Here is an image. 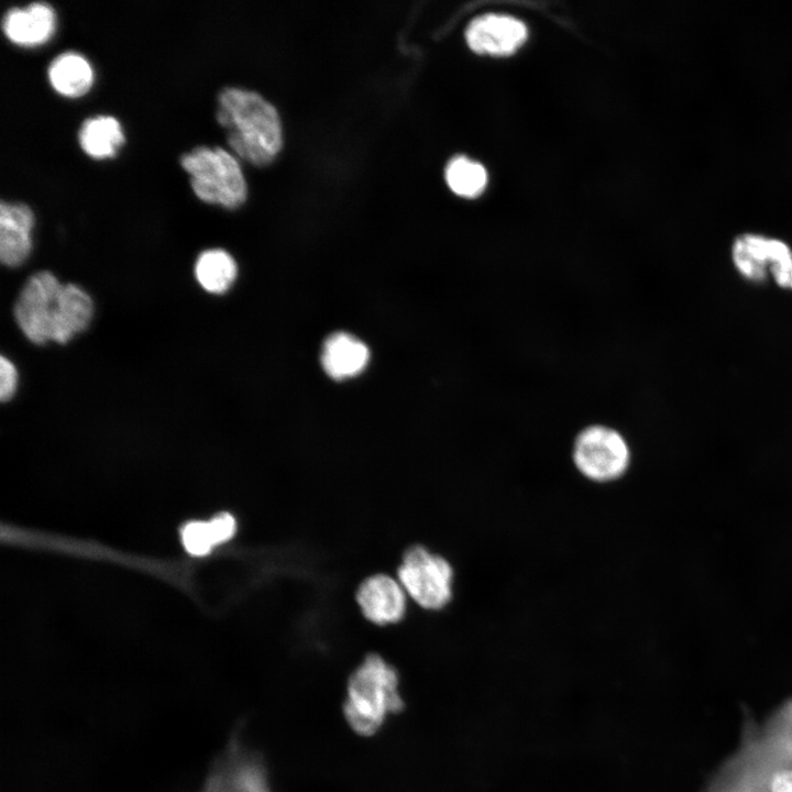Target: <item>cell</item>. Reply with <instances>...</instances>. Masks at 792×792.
<instances>
[{
  "instance_id": "cell-23",
  "label": "cell",
  "mask_w": 792,
  "mask_h": 792,
  "mask_svg": "<svg viewBox=\"0 0 792 792\" xmlns=\"http://www.w3.org/2000/svg\"><path fill=\"white\" fill-rule=\"evenodd\" d=\"M789 287L792 288V267H791V273H790Z\"/></svg>"
},
{
  "instance_id": "cell-10",
  "label": "cell",
  "mask_w": 792,
  "mask_h": 792,
  "mask_svg": "<svg viewBox=\"0 0 792 792\" xmlns=\"http://www.w3.org/2000/svg\"><path fill=\"white\" fill-rule=\"evenodd\" d=\"M399 581L386 574L364 580L356 593L363 615L377 625L400 620L406 609V594Z\"/></svg>"
},
{
  "instance_id": "cell-9",
  "label": "cell",
  "mask_w": 792,
  "mask_h": 792,
  "mask_svg": "<svg viewBox=\"0 0 792 792\" xmlns=\"http://www.w3.org/2000/svg\"><path fill=\"white\" fill-rule=\"evenodd\" d=\"M465 38L476 53L509 55L527 38L526 25L509 15L485 14L474 19L468 26Z\"/></svg>"
},
{
  "instance_id": "cell-8",
  "label": "cell",
  "mask_w": 792,
  "mask_h": 792,
  "mask_svg": "<svg viewBox=\"0 0 792 792\" xmlns=\"http://www.w3.org/2000/svg\"><path fill=\"white\" fill-rule=\"evenodd\" d=\"M732 257L739 273L748 279L761 280L771 273L779 285L789 287L792 252L784 241L744 233L734 241Z\"/></svg>"
},
{
  "instance_id": "cell-18",
  "label": "cell",
  "mask_w": 792,
  "mask_h": 792,
  "mask_svg": "<svg viewBox=\"0 0 792 792\" xmlns=\"http://www.w3.org/2000/svg\"><path fill=\"white\" fill-rule=\"evenodd\" d=\"M444 177L450 189L465 198L481 195L487 183L484 166L465 156L453 157L446 167Z\"/></svg>"
},
{
  "instance_id": "cell-20",
  "label": "cell",
  "mask_w": 792,
  "mask_h": 792,
  "mask_svg": "<svg viewBox=\"0 0 792 792\" xmlns=\"http://www.w3.org/2000/svg\"><path fill=\"white\" fill-rule=\"evenodd\" d=\"M18 387V371L14 364L1 356L0 359V398L3 403L9 402L15 394Z\"/></svg>"
},
{
  "instance_id": "cell-14",
  "label": "cell",
  "mask_w": 792,
  "mask_h": 792,
  "mask_svg": "<svg viewBox=\"0 0 792 792\" xmlns=\"http://www.w3.org/2000/svg\"><path fill=\"white\" fill-rule=\"evenodd\" d=\"M92 315L94 304L90 296L75 284L64 285L58 298V312L51 341L67 343L75 334L88 328Z\"/></svg>"
},
{
  "instance_id": "cell-11",
  "label": "cell",
  "mask_w": 792,
  "mask_h": 792,
  "mask_svg": "<svg viewBox=\"0 0 792 792\" xmlns=\"http://www.w3.org/2000/svg\"><path fill=\"white\" fill-rule=\"evenodd\" d=\"M34 213L24 202H0V260L9 267L21 265L32 250Z\"/></svg>"
},
{
  "instance_id": "cell-19",
  "label": "cell",
  "mask_w": 792,
  "mask_h": 792,
  "mask_svg": "<svg viewBox=\"0 0 792 792\" xmlns=\"http://www.w3.org/2000/svg\"><path fill=\"white\" fill-rule=\"evenodd\" d=\"M182 539L186 550L195 556H205L217 544L209 521L186 524L182 529Z\"/></svg>"
},
{
  "instance_id": "cell-13",
  "label": "cell",
  "mask_w": 792,
  "mask_h": 792,
  "mask_svg": "<svg viewBox=\"0 0 792 792\" xmlns=\"http://www.w3.org/2000/svg\"><path fill=\"white\" fill-rule=\"evenodd\" d=\"M367 346L345 332L331 334L324 342L321 364L324 372L334 380H344L360 374L369 363Z\"/></svg>"
},
{
  "instance_id": "cell-12",
  "label": "cell",
  "mask_w": 792,
  "mask_h": 792,
  "mask_svg": "<svg viewBox=\"0 0 792 792\" xmlns=\"http://www.w3.org/2000/svg\"><path fill=\"white\" fill-rule=\"evenodd\" d=\"M56 16L54 9L44 1L13 7L2 16V31L13 43L35 46L45 43L54 33Z\"/></svg>"
},
{
  "instance_id": "cell-3",
  "label": "cell",
  "mask_w": 792,
  "mask_h": 792,
  "mask_svg": "<svg viewBox=\"0 0 792 792\" xmlns=\"http://www.w3.org/2000/svg\"><path fill=\"white\" fill-rule=\"evenodd\" d=\"M194 194L202 201L237 208L245 201L246 182L237 157L220 146L198 145L179 157Z\"/></svg>"
},
{
  "instance_id": "cell-4",
  "label": "cell",
  "mask_w": 792,
  "mask_h": 792,
  "mask_svg": "<svg viewBox=\"0 0 792 792\" xmlns=\"http://www.w3.org/2000/svg\"><path fill=\"white\" fill-rule=\"evenodd\" d=\"M631 448L625 435L605 422L583 426L571 444V461L576 472L595 484L623 479L631 464Z\"/></svg>"
},
{
  "instance_id": "cell-5",
  "label": "cell",
  "mask_w": 792,
  "mask_h": 792,
  "mask_svg": "<svg viewBox=\"0 0 792 792\" xmlns=\"http://www.w3.org/2000/svg\"><path fill=\"white\" fill-rule=\"evenodd\" d=\"M243 725L239 722L232 729L198 792H274L264 756L242 739Z\"/></svg>"
},
{
  "instance_id": "cell-2",
  "label": "cell",
  "mask_w": 792,
  "mask_h": 792,
  "mask_svg": "<svg viewBox=\"0 0 792 792\" xmlns=\"http://www.w3.org/2000/svg\"><path fill=\"white\" fill-rule=\"evenodd\" d=\"M404 705L397 671L382 657L367 656L350 675L343 715L356 734L375 735Z\"/></svg>"
},
{
  "instance_id": "cell-21",
  "label": "cell",
  "mask_w": 792,
  "mask_h": 792,
  "mask_svg": "<svg viewBox=\"0 0 792 792\" xmlns=\"http://www.w3.org/2000/svg\"><path fill=\"white\" fill-rule=\"evenodd\" d=\"M216 543L228 541L235 532L234 517L229 513H221L209 521Z\"/></svg>"
},
{
  "instance_id": "cell-15",
  "label": "cell",
  "mask_w": 792,
  "mask_h": 792,
  "mask_svg": "<svg viewBox=\"0 0 792 792\" xmlns=\"http://www.w3.org/2000/svg\"><path fill=\"white\" fill-rule=\"evenodd\" d=\"M47 78L61 95L79 97L91 87L94 73L89 62L79 53L66 51L48 64Z\"/></svg>"
},
{
  "instance_id": "cell-22",
  "label": "cell",
  "mask_w": 792,
  "mask_h": 792,
  "mask_svg": "<svg viewBox=\"0 0 792 792\" xmlns=\"http://www.w3.org/2000/svg\"><path fill=\"white\" fill-rule=\"evenodd\" d=\"M770 792H792V769H782L772 776Z\"/></svg>"
},
{
  "instance_id": "cell-16",
  "label": "cell",
  "mask_w": 792,
  "mask_h": 792,
  "mask_svg": "<svg viewBox=\"0 0 792 792\" xmlns=\"http://www.w3.org/2000/svg\"><path fill=\"white\" fill-rule=\"evenodd\" d=\"M81 150L94 158L111 157L124 142L119 121L112 116L99 114L85 119L78 130Z\"/></svg>"
},
{
  "instance_id": "cell-1",
  "label": "cell",
  "mask_w": 792,
  "mask_h": 792,
  "mask_svg": "<svg viewBox=\"0 0 792 792\" xmlns=\"http://www.w3.org/2000/svg\"><path fill=\"white\" fill-rule=\"evenodd\" d=\"M216 119L226 130L229 146L253 165L271 163L282 148L279 114L253 90L223 88L217 97Z\"/></svg>"
},
{
  "instance_id": "cell-17",
  "label": "cell",
  "mask_w": 792,
  "mask_h": 792,
  "mask_svg": "<svg viewBox=\"0 0 792 792\" xmlns=\"http://www.w3.org/2000/svg\"><path fill=\"white\" fill-rule=\"evenodd\" d=\"M238 267L234 258L222 249H209L199 254L195 276L208 293L223 294L234 283Z\"/></svg>"
},
{
  "instance_id": "cell-6",
  "label": "cell",
  "mask_w": 792,
  "mask_h": 792,
  "mask_svg": "<svg viewBox=\"0 0 792 792\" xmlns=\"http://www.w3.org/2000/svg\"><path fill=\"white\" fill-rule=\"evenodd\" d=\"M398 580L405 592L422 608L440 610L452 600V565L422 546L406 551L398 569Z\"/></svg>"
},
{
  "instance_id": "cell-7",
  "label": "cell",
  "mask_w": 792,
  "mask_h": 792,
  "mask_svg": "<svg viewBox=\"0 0 792 792\" xmlns=\"http://www.w3.org/2000/svg\"><path fill=\"white\" fill-rule=\"evenodd\" d=\"M63 286L53 273L42 271L33 274L21 289L14 306V317L31 342L45 344L51 341Z\"/></svg>"
}]
</instances>
